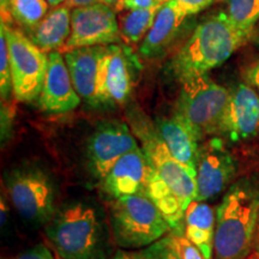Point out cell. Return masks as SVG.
Masks as SVG:
<instances>
[{
  "label": "cell",
  "mask_w": 259,
  "mask_h": 259,
  "mask_svg": "<svg viewBox=\"0 0 259 259\" xmlns=\"http://www.w3.org/2000/svg\"><path fill=\"white\" fill-rule=\"evenodd\" d=\"M252 35L236 28L226 12L210 16L197 25L189 40L169 64L171 76L179 82L208 74L221 66Z\"/></svg>",
  "instance_id": "obj_1"
},
{
  "label": "cell",
  "mask_w": 259,
  "mask_h": 259,
  "mask_svg": "<svg viewBox=\"0 0 259 259\" xmlns=\"http://www.w3.org/2000/svg\"><path fill=\"white\" fill-rule=\"evenodd\" d=\"M259 226V187L239 181L229 187L216 209L213 259H246Z\"/></svg>",
  "instance_id": "obj_2"
},
{
  "label": "cell",
  "mask_w": 259,
  "mask_h": 259,
  "mask_svg": "<svg viewBox=\"0 0 259 259\" xmlns=\"http://www.w3.org/2000/svg\"><path fill=\"white\" fill-rule=\"evenodd\" d=\"M101 233L96 211L84 203L65 206L46 228L48 239L63 259H100Z\"/></svg>",
  "instance_id": "obj_3"
},
{
  "label": "cell",
  "mask_w": 259,
  "mask_h": 259,
  "mask_svg": "<svg viewBox=\"0 0 259 259\" xmlns=\"http://www.w3.org/2000/svg\"><path fill=\"white\" fill-rule=\"evenodd\" d=\"M113 234L124 248H143L169 234L171 227L147 194L122 196L111 205Z\"/></svg>",
  "instance_id": "obj_4"
},
{
  "label": "cell",
  "mask_w": 259,
  "mask_h": 259,
  "mask_svg": "<svg viewBox=\"0 0 259 259\" xmlns=\"http://www.w3.org/2000/svg\"><path fill=\"white\" fill-rule=\"evenodd\" d=\"M231 90L216 83L208 74L181 82L177 111L196 130L200 138L219 136L228 106Z\"/></svg>",
  "instance_id": "obj_5"
},
{
  "label": "cell",
  "mask_w": 259,
  "mask_h": 259,
  "mask_svg": "<svg viewBox=\"0 0 259 259\" xmlns=\"http://www.w3.org/2000/svg\"><path fill=\"white\" fill-rule=\"evenodd\" d=\"M9 42L12 73V94L21 102H31L40 96L46 76L48 53L11 25L2 23Z\"/></svg>",
  "instance_id": "obj_6"
},
{
  "label": "cell",
  "mask_w": 259,
  "mask_h": 259,
  "mask_svg": "<svg viewBox=\"0 0 259 259\" xmlns=\"http://www.w3.org/2000/svg\"><path fill=\"white\" fill-rule=\"evenodd\" d=\"M132 126L151 167L180 197L187 209L196 200V171L184 166L171 155L154 125L148 124L138 116Z\"/></svg>",
  "instance_id": "obj_7"
},
{
  "label": "cell",
  "mask_w": 259,
  "mask_h": 259,
  "mask_svg": "<svg viewBox=\"0 0 259 259\" xmlns=\"http://www.w3.org/2000/svg\"><path fill=\"white\" fill-rule=\"evenodd\" d=\"M12 204L22 218L44 225L54 218L53 184L46 173L35 168L18 169L6 179Z\"/></svg>",
  "instance_id": "obj_8"
},
{
  "label": "cell",
  "mask_w": 259,
  "mask_h": 259,
  "mask_svg": "<svg viewBox=\"0 0 259 259\" xmlns=\"http://www.w3.org/2000/svg\"><path fill=\"white\" fill-rule=\"evenodd\" d=\"M120 41L116 11L103 3H96L71 10V34L61 52L120 44Z\"/></svg>",
  "instance_id": "obj_9"
},
{
  "label": "cell",
  "mask_w": 259,
  "mask_h": 259,
  "mask_svg": "<svg viewBox=\"0 0 259 259\" xmlns=\"http://www.w3.org/2000/svg\"><path fill=\"white\" fill-rule=\"evenodd\" d=\"M106 46L82 47L64 52L76 92L92 107L111 106L105 90Z\"/></svg>",
  "instance_id": "obj_10"
},
{
  "label": "cell",
  "mask_w": 259,
  "mask_h": 259,
  "mask_svg": "<svg viewBox=\"0 0 259 259\" xmlns=\"http://www.w3.org/2000/svg\"><path fill=\"white\" fill-rule=\"evenodd\" d=\"M138 148L134 131L120 120H107L97 125L88 142L89 166L100 180L130 151Z\"/></svg>",
  "instance_id": "obj_11"
},
{
  "label": "cell",
  "mask_w": 259,
  "mask_h": 259,
  "mask_svg": "<svg viewBox=\"0 0 259 259\" xmlns=\"http://www.w3.org/2000/svg\"><path fill=\"white\" fill-rule=\"evenodd\" d=\"M235 171V161L223 139L215 137L200 144L196 169V200L204 202L223 192Z\"/></svg>",
  "instance_id": "obj_12"
},
{
  "label": "cell",
  "mask_w": 259,
  "mask_h": 259,
  "mask_svg": "<svg viewBox=\"0 0 259 259\" xmlns=\"http://www.w3.org/2000/svg\"><path fill=\"white\" fill-rule=\"evenodd\" d=\"M259 130V94L248 83H239L231 90L220 135L232 143L254 137Z\"/></svg>",
  "instance_id": "obj_13"
},
{
  "label": "cell",
  "mask_w": 259,
  "mask_h": 259,
  "mask_svg": "<svg viewBox=\"0 0 259 259\" xmlns=\"http://www.w3.org/2000/svg\"><path fill=\"white\" fill-rule=\"evenodd\" d=\"M38 106L48 113H67L80 105V96L74 89L64 53L54 51L48 53L46 76Z\"/></svg>",
  "instance_id": "obj_14"
},
{
  "label": "cell",
  "mask_w": 259,
  "mask_h": 259,
  "mask_svg": "<svg viewBox=\"0 0 259 259\" xmlns=\"http://www.w3.org/2000/svg\"><path fill=\"white\" fill-rule=\"evenodd\" d=\"M153 167L141 147L124 155L102 179V189L113 198L145 194Z\"/></svg>",
  "instance_id": "obj_15"
},
{
  "label": "cell",
  "mask_w": 259,
  "mask_h": 259,
  "mask_svg": "<svg viewBox=\"0 0 259 259\" xmlns=\"http://www.w3.org/2000/svg\"><path fill=\"white\" fill-rule=\"evenodd\" d=\"M156 128L171 155L184 166L196 171L202 138L190 122L176 112L169 118L160 119Z\"/></svg>",
  "instance_id": "obj_16"
},
{
  "label": "cell",
  "mask_w": 259,
  "mask_h": 259,
  "mask_svg": "<svg viewBox=\"0 0 259 259\" xmlns=\"http://www.w3.org/2000/svg\"><path fill=\"white\" fill-rule=\"evenodd\" d=\"M186 18L187 16L174 4L173 0L164 3L158 10L153 27L141 42L139 53L144 58L161 56L176 40Z\"/></svg>",
  "instance_id": "obj_17"
},
{
  "label": "cell",
  "mask_w": 259,
  "mask_h": 259,
  "mask_svg": "<svg viewBox=\"0 0 259 259\" xmlns=\"http://www.w3.org/2000/svg\"><path fill=\"white\" fill-rule=\"evenodd\" d=\"M71 34V8L65 4L48 11L42 21L28 30L27 36L45 53L63 51Z\"/></svg>",
  "instance_id": "obj_18"
},
{
  "label": "cell",
  "mask_w": 259,
  "mask_h": 259,
  "mask_svg": "<svg viewBox=\"0 0 259 259\" xmlns=\"http://www.w3.org/2000/svg\"><path fill=\"white\" fill-rule=\"evenodd\" d=\"M103 79L109 105H121L127 101L132 88V76L127 53L119 44L107 45Z\"/></svg>",
  "instance_id": "obj_19"
},
{
  "label": "cell",
  "mask_w": 259,
  "mask_h": 259,
  "mask_svg": "<svg viewBox=\"0 0 259 259\" xmlns=\"http://www.w3.org/2000/svg\"><path fill=\"white\" fill-rule=\"evenodd\" d=\"M185 235L200 251L204 259H213L216 219L209 204L193 200L184 215Z\"/></svg>",
  "instance_id": "obj_20"
},
{
  "label": "cell",
  "mask_w": 259,
  "mask_h": 259,
  "mask_svg": "<svg viewBox=\"0 0 259 259\" xmlns=\"http://www.w3.org/2000/svg\"><path fill=\"white\" fill-rule=\"evenodd\" d=\"M145 194L153 200L171 228L176 229L177 227H180L181 222L184 221L186 206L171 187L154 170V168L147 183Z\"/></svg>",
  "instance_id": "obj_21"
},
{
  "label": "cell",
  "mask_w": 259,
  "mask_h": 259,
  "mask_svg": "<svg viewBox=\"0 0 259 259\" xmlns=\"http://www.w3.org/2000/svg\"><path fill=\"white\" fill-rule=\"evenodd\" d=\"M161 6L162 5L149 9L125 10L124 14H121L118 18L121 40L127 45H137L143 41L153 27Z\"/></svg>",
  "instance_id": "obj_22"
},
{
  "label": "cell",
  "mask_w": 259,
  "mask_h": 259,
  "mask_svg": "<svg viewBox=\"0 0 259 259\" xmlns=\"http://www.w3.org/2000/svg\"><path fill=\"white\" fill-rule=\"evenodd\" d=\"M226 14L236 28L252 35L259 22V0H227Z\"/></svg>",
  "instance_id": "obj_23"
},
{
  "label": "cell",
  "mask_w": 259,
  "mask_h": 259,
  "mask_svg": "<svg viewBox=\"0 0 259 259\" xmlns=\"http://www.w3.org/2000/svg\"><path fill=\"white\" fill-rule=\"evenodd\" d=\"M50 5L46 0H11L10 11L14 21L30 30L46 17Z\"/></svg>",
  "instance_id": "obj_24"
},
{
  "label": "cell",
  "mask_w": 259,
  "mask_h": 259,
  "mask_svg": "<svg viewBox=\"0 0 259 259\" xmlns=\"http://www.w3.org/2000/svg\"><path fill=\"white\" fill-rule=\"evenodd\" d=\"M131 257L132 259H181L170 233L147 247L131 252Z\"/></svg>",
  "instance_id": "obj_25"
},
{
  "label": "cell",
  "mask_w": 259,
  "mask_h": 259,
  "mask_svg": "<svg viewBox=\"0 0 259 259\" xmlns=\"http://www.w3.org/2000/svg\"><path fill=\"white\" fill-rule=\"evenodd\" d=\"M0 92H2L3 99H8L10 93L12 92V73L9 42L3 24H0Z\"/></svg>",
  "instance_id": "obj_26"
},
{
  "label": "cell",
  "mask_w": 259,
  "mask_h": 259,
  "mask_svg": "<svg viewBox=\"0 0 259 259\" xmlns=\"http://www.w3.org/2000/svg\"><path fill=\"white\" fill-rule=\"evenodd\" d=\"M179 231V229H178ZM177 228L170 232L174 244H176L178 251L181 255V259H204L198 248L186 238L185 233L178 232Z\"/></svg>",
  "instance_id": "obj_27"
},
{
  "label": "cell",
  "mask_w": 259,
  "mask_h": 259,
  "mask_svg": "<svg viewBox=\"0 0 259 259\" xmlns=\"http://www.w3.org/2000/svg\"><path fill=\"white\" fill-rule=\"evenodd\" d=\"M173 2L187 17H190L208 9L216 0H173Z\"/></svg>",
  "instance_id": "obj_28"
},
{
  "label": "cell",
  "mask_w": 259,
  "mask_h": 259,
  "mask_svg": "<svg viewBox=\"0 0 259 259\" xmlns=\"http://www.w3.org/2000/svg\"><path fill=\"white\" fill-rule=\"evenodd\" d=\"M15 259H56V255L52 253L46 246L36 245L30 250L17 255Z\"/></svg>",
  "instance_id": "obj_29"
},
{
  "label": "cell",
  "mask_w": 259,
  "mask_h": 259,
  "mask_svg": "<svg viewBox=\"0 0 259 259\" xmlns=\"http://www.w3.org/2000/svg\"><path fill=\"white\" fill-rule=\"evenodd\" d=\"M167 2H170V0H122V9H149L154 8V6L163 5Z\"/></svg>",
  "instance_id": "obj_30"
},
{
  "label": "cell",
  "mask_w": 259,
  "mask_h": 259,
  "mask_svg": "<svg viewBox=\"0 0 259 259\" xmlns=\"http://www.w3.org/2000/svg\"><path fill=\"white\" fill-rule=\"evenodd\" d=\"M245 78L247 80V83L253 87L259 94V60L252 64L251 66L246 70Z\"/></svg>",
  "instance_id": "obj_31"
},
{
  "label": "cell",
  "mask_w": 259,
  "mask_h": 259,
  "mask_svg": "<svg viewBox=\"0 0 259 259\" xmlns=\"http://www.w3.org/2000/svg\"><path fill=\"white\" fill-rule=\"evenodd\" d=\"M96 3H102V0H67L66 4L70 6L71 9L80 8V6H88L96 4Z\"/></svg>",
  "instance_id": "obj_32"
},
{
  "label": "cell",
  "mask_w": 259,
  "mask_h": 259,
  "mask_svg": "<svg viewBox=\"0 0 259 259\" xmlns=\"http://www.w3.org/2000/svg\"><path fill=\"white\" fill-rule=\"evenodd\" d=\"M103 4L111 6L113 10H115V11H121L122 9V0H102Z\"/></svg>",
  "instance_id": "obj_33"
},
{
  "label": "cell",
  "mask_w": 259,
  "mask_h": 259,
  "mask_svg": "<svg viewBox=\"0 0 259 259\" xmlns=\"http://www.w3.org/2000/svg\"><path fill=\"white\" fill-rule=\"evenodd\" d=\"M112 259H132V257H131V253H127V252L119 250L114 255H113Z\"/></svg>",
  "instance_id": "obj_34"
},
{
  "label": "cell",
  "mask_w": 259,
  "mask_h": 259,
  "mask_svg": "<svg viewBox=\"0 0 259 259\" xmlns=\"http://www.w3.org/2000/svg\"><path fill=\"white\" fill-rule=\"evenodd\" d=\"M48 3V5H50V8H58V6L65 4V3L67 2V0H46Z\"/></svg>",
  "instance_id": "obj_35"
},
{
  "label": "cell",
  "mask_w": 259,
  "mask_h": 259,
  "mask_svg": "<svg viewBox=\"0 0 259 259\" xmlns=\"http://www.w3.org/2000/svg\"><path fill=\"white\" fill-rule=\"evenodd\" d=\"M252 40H253L255 44L258 45V47H259V22H258V24L255 25V28H254V30H253V34H252Z\"/></svg>",
  "instance_id": "obj_36"
},
{
  "label": "cell",
  "mask_w": 259,
  "mask_h": 259,
  "mask_svg": "<svg viewBox=\"0 0 259 259\" xmlns=\"http://www.w3.org/2000/svg\"><path fill=\"white\" fill-rule=\"evenodd\" d=\"M254 245H255V251H257V257L259 258V226H258V231H257V235H255V242H254Z\"/></svg>",
  "instance_id": "obj_37"
},
{
  "label": "cell",
  "mask_w": 259,
  "mask_h": 259,
  "mask_svg": "<svg viewBox=\"0 0 259 259\" xmlns=\"http://www.w3.org/2000/svg\"><path fill=\"white\" fill-rule=\"evenodd\" d=\"M246 259H259L257 255H251V257H247Z\"/></svg>",
  "instance_id": "obj_38"
},
{
  "label": "cell",
  "mask_w": 259,
  "mask_h": 259,
  "mask_svg": "<svg viewBox=\"0 0 259 259\" xmlns=\"http://www.w3.org/2000/svg\"><path fill=\"white\" fill-rule=\"evenodd\" d=\"M54 255H56V259H63V258H61V257H60V255H59V254H58V253H57V252H54Z\"/></svg>",
  "instance_id": "obj_39"
}]
</instances>
